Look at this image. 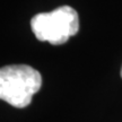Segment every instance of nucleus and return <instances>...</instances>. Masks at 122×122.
<instances>
[{
    "label": "nucleus",
    "instance_id": "3",
    "mask_svg": "<svg viewBox=\"0 0 122 122\" xmlns=\"http://www.w3.org/2000/svg\"><path fill=\"white\" fill-rule=\"evenodd\" d=\"M121 77H122V68H121Z\"/></svg>",
    "mask_w": 122,
    "mask_h": 122
},
{
    "label": "nucleus",
    "instance_id": "2",
    "mask_svg": "<svg viewBox=\"0 0 122 122\" xmlns=\"http://www.w3.org/2000/svg\"><path fill=\"white\" fill-rule=\"evenodd\" d=\"M30 28L37 40L60 45L78 33V14L70 6H61L50 13L36 14L30 19Z\"/></svg>",
    "mask_w": 122,
    "mask_h": 122
},
{
    "label": "nucleus",
    "instance_id": "1",
    "mask_svg": "<svg viewBox=\"0 0 122 122\" xmlns=\"http://www.w3.org/2000/svg\"><path fill=\"white\" fill-rule=\"evenodd\" d=\"M42 86V76L30 66L0 68V100L15 107H26Z\"/></svg>",
    "mask_w": 122,
    "mask_h": 122
}]
</instances>
